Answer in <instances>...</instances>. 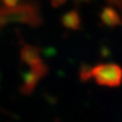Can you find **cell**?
<instances>
[{
    "instance_id": "cell-3",
    "label": "cell",
    "mask_w": 122,
    "mask_h": 122,
    "mask_svg": "<svg viewBox=\"0 0 122 122\" xmlns=\"http://www.w3.org/2000/svg\"><path fill=\"white\" fill-rule=\"evenodd\" d=\"M20 59L23 63H25L26 65H28L31 67L43 63V61L41 60V55H40V51L37 48L31 45H27V44H23L21 48Z\"/></svg>"
},
{
    "instance_id": "cell-1",
    "label": "cell",
    "mask_w": 122,
    "mask_h": 122,
    "mask_svg": "<svg viewBox=\"0 0 122 122\" xmlns=\"http://www.w3.org/2000/svg\"><path fill=\"white\" fill-rule=\"evenodd\" d=\"M81 78L82 80L92 78L99 86L115 87L122 82V68L114 64H101L87 70L82 69Z\"/></svg>"
},
{
    "instance_id": "cell-2",
    "label": "cell",
    "mask_w": 122,
    "mask_h": 122,
    "mask_svg": "<svg viewBox=\"0 0 122 122\" xmlns=\"http://www.w3.org/2000/svg\"><path fill=\"white\" fill-rule=\"evenodd\" d=\"M48 68L44 63H41L36 66L31 67L30 71L27 73L21 85V91L25 94L31 93L40 82V80L47 73Z\"/></svg>"
}]
</instances>
